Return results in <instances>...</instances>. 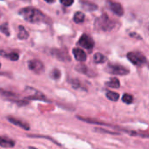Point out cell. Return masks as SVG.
I'll use <instances>...</instances> for the list:
<instances>
[{
	"label": "cell",
	"instance_id": "6da1fadb",
	"mask_svg": "<svg viewBox=\"0 0 149 149\" xmlns=\"http://www.w3.org/2000/svg\"><path fill=\"white\" fill-rule=\"evenodd\" d=\"M18 13L21 17H23L24 19H25L29 23H48L47 17L39 10L32 7L23 8L18 11Z\"/></svg>",
	"mask_w": 149,
	"mask_h": 149
},
{
	"label": "cell",
	"instance_id": "7a4b0ae2",
	"mask_svg": "<svg viewBox=\"0 0 149 149\" xmlns=\"http://www.w3.org/2000/svg\"><path fill=\"white\" fill-rule=\"evenodd\" d=\"M115 26L114 21H113L107 14H103L101 17L96 19L95 22V27L96 29H99L103 31H108L113 29Z\"/></svg>",
	"mask_w": 149,
	"mask_h": 149
},
{
	"label": "cell",
	"instance_id": "3957f363",
	"mask_svg": "<svg viewBox=\"0 0 149 149\" xmlns=\"http://www.w3.org/2000/svg\"><path fill=\"white\" fill-rule=\"evenodd\" d=\"M127 58L137 66L143 65L147 63V58L144 54H142L140 52H130L127 53Z\"/></svg>",
	"mask_w": 149,
	"mask_h": 149
},
{
	"label": "cell",
	"instance_id": "277c9868",
	"mask_svg": "<svg viewBox=\"0 0 149 149\" xmlns=\"http://www.w3.org/2000/svg\"><path fill=\"white\" fill-rule=\"evenodd\" d=\"M107 69L110 73L115 75H127L129 73L128 69L118 64H109Z\"/></svg>",
	"mask_w": 149,
	"mask_h": 149
},
{
	"label": "cell",
	"instance_id": "5b68a950",
	"mask_svg": "<svg viewBox=\"0 0 149 149\" xmlns=\"http://www.w3.org/2000/svg\"><path fill=\"white\" fill-rule=\"evenodd\" d=\"M28 67L31 71H32L33 72H35L37 74H39L45 71V65H44L43 62H41L38 59L30 60L28 62Z\"/></svg>",
	"mask_w": 149,
	"mask_h": 149
},
{
	"label": "cell",
	"instance_id": "8992f818",
	"mask_svg": "<svg viewBox=\"0 0 149 149\" xmlns=\"http://www.w3.org/2000/svg\"><path fill=\"white\" fill-rule=\"evenodd\" d=\"M79 45L84 47L86 50H92L94 46V41L93 39L87 34H83L79 40Z\"/></svg>",
	"mask_w": 149,
	"mask_h": 149
},
{
	"label": "cell",
	"instance_id": "52a82bcc",
	"mask_svg": "<svg viewBox=\"0 0 149 149\" xmlns=\"http://www.w3.org/2000/svg\"><path fill=\"white\" fill-rule=\"evenodd\" d=\"M107 4L108 8H109L113 13H115L116 15L121 17V16L124 14L123 7H122V5H121L120 3L113 2V1H112V0H107Z\"/></svg>",
	"mask_w": 149,
	"mask_h": 149
},
{
	"label": "cell",
	"instance_id": "ba28073f",
	"mask_svg": "<svg viewBox=\"0 0 149 149\" xmlns=\"http://www.w3.org/2000/svg\"><path fill=\"white\" fill-rule=\"evenodd\" d=\"M52 53L54 57H56L58 60L64 61V62H69L71 61V58L67 52L65 50L62 49H53L52 51Z\"/></svg>",
	"mask_w": 149,
	"mask_h": 149
},
{
	"label": "cell",
	"instance_id": "9c48e42d",
	"mask_svg": "<svg viewBox=\"0 0 149 149\" xmlns=\"http://www.w3.org/2000/svg\"><path fill=\"white\" fill-rule=\"evenodd\" d=\"M7 120H8V121L10 123H11V124H13V125H15V126H17L18 127H21L24 130H29L30 129V125L28 123H26L25 121L21 120L20 119L9 116V117H7Z\"/></svg>",
	"mask_w": 149,
	"mask_h": 149
},
{
	"label": "cell",
	"instance_id": "30bf717a",
	"mask_svg": "<svg viewBox=\"0 0 149 149\" xmlns=\"http://www.w3.org/2000/svg\"><path fill=\"white\" fill-rule=\"evenodd\" d=\"M15 146V141L9 137L0 136V147L5 148H10Z\"/></svg>",
	"mask_w": 149,
	"mask_h": 149
},
{
	"label": "cell",
	"instance_id": "8fae6325",
	"mask_svg": "<svg viewBox=\"0 0 149 149\" xmlns=\"http://www.w3.org/2000/svg\"><path fill=\"white\" fill-rule=\"evenodd\" d=\"M72 53H73L76 60H78L79 62H85L86 60V54L83 50L79 49V48H74L72 50Z\"/></svg>",
	"mask_w": 149,
	"mask_h": 149
},
{
	"label": "cell",
	"instance_id": "7c38bea8",
	"mask_svg": "<svg viewBox=\"0 0 149 149\" xmlns=\"http://www.w3.org/2000/svg\"><path fill=\"white\" fill-rule=\"evenodd\" d=\"M78 119L82 120V121H85L86 123H91V124H95V125H100V126H107V127H112L111 125L107 124V123H105L103 121H100V120H94V119H91V118H85V117H80V116H78Z\"/></svg>",
	"mask_w": 149,
	"mask_h": 149
},
{
	"label": "cell",
	"instance_id": "4fadbf2b",
	"mask_svg": "<svg viewBox=\"0 0 149 149\" xmlns=\"http://www.w3.org/2000/svg\"><path fill=\"white\" fill-rule=\"evenodd\" d=\"M80 3L82 5V8H84L86 10H88V11H93V10H95L98 9V6L95 3H91L89 1L81 0L80 1Z\"/></svg>",
	"mask_w": 149,
	"mask_h": 149
},
{
	"label": "cell",
	"instance_id": "5bb4252c",
	"mask_svg": "<svg viewBox=\"0 0 149 149\" xmlns=\"http://www.w3.org/2000/svg\"><path fill=\"white\" fill-rule=\"evenodd\" d=\"M0 96L4 97V98L8 99L9 100H15V99L18 98V95L17 93L10 92V91H5V90H3V89H0Z\"/></svg>",
	"mask_w": 149,
	"mask_h": 149
},
{
	"label": "cell",
	"instance_id": "9a60e30c",
	"mask_svg": "<svg viewBox=\"0 0 149 149\" xmlns=\"http://www.w3.org/2000/svg\"><path fill=\"white\" fill-rule=\"evenodd\" d=\"M0 54L6 58H9L12 61H17L19 58V55L17 52H5L3 51H0Z\"/></svg>",
	"mask_w": 149,
	"mask_h": 149
},
{
	"label": "cell",
	"instance_id": "2e32d148",
	"mask_svg": "<svg viewBox=\"0 0 149 149\" xmlns=\"http://www.w3.org/2000/svg\"><path fill=\"white\" fill-rule=\"evenodd\" d=\"M19 39H26L29 37V33L28 31L25 30V28L23 25H19L18 26V35H17Z\"/></svg>",
	"mask_w": 149,
	"mask_h": 149
},
{
	"label": "cell",
	"instance_id": "e0dca14e",
	"mask_svg": "<svg viewBox=\"0 0 149 149\" xmlns=\"http://www.w3.org/2000/svg\"><path fill=\"white\" fill-rule=\"evenodd\" d=\"M93 60H94V62H95L96 64H102V63H104V62L107 61V58H106L103 54L98 52V53H95V54H94Z\"/></svg>",
	"mask_w": 149,
	"mask_h": 149
},
{
	"label": "cell",
	"instance_id": "ac0fdd59",
	"mask_svg": "<svg viewBox=\"0 0 149 149\" xmlns=\"http://www.w3.org/2000/svg\"><path fill=\"white\" fill-rule=\"evenodd\" d=\"M73 20L75 23L77 24H80V23H83L84 20H85V14L80 12V11H78L74 14V17H73Z\"/></svg>",
	"mask_w": 149,
	"mask_h": 149
},
{
	"label": "cell",
	"instance_id": "d6986e66",
	"mask_svg": "<svg viewBox=\"0 0 149 149\" xmlns=\"http://www.w3.org/2000/svg\"><path fill=\"white\" fill-rule=\"evenodd\" d=\"M107 86L111 88H119L120 86V83L117 78H113V79H111V80L109 82L107 83Z\"/></svg>",
	"mask_w": 149,
	"mask_h": 149
},
{
	"label": "cell",
	"instance_id": "ffe728a7",
	"mask_svg": "<svg viewBox=\"0 0 149 149\" xmlns=\"http://www.w3.org/2000/svg\"><path fill=\"white\" fill-rule=\"evenodd\" d=\"M106 96L108 100H112V101H117L120 98V95L119 93H114V92H112V91H108L107 93H106Z\"/></svg>",
	"mask_w": 149,
	"mask_h": 149
},
{
	"label": "cell",
	"instance_id": "44dd1931",
	"mask_svg": "<svg viewBox=\"0 0 149 149\" xmlns=\"http://www.w3.org/2000/svg\"><path fill=\"white\" fill-rule=\"evenodd\" d=\"M76 70H77L78 72H81V73H84V74H86V75H91V74L89 73V69H88L86 65H78V66L76 67Z\"/></svg>",
	"mask_w": 149,
	"mask_h": 149
},
{
	"label": "cell",
	"instance_id": "7402d4cb",
	"mask_svg": "<svg viewBox=\"0 0 149 149\" xmlns=\"http://www.w3.org/2000/svg\"><path fill=\"white\" fill-rule=\"evenodd\" d=\"M122 101L126 104H131L133 103L134 101V97L131 95V94H128V93H125L123 96H122Z\"/></svg>",
	"mask_w": 149,
	"mask_h": 149
},
{
	"label": "cell",
	"instance_id": "603a6c76",
	"mask_svg": "<svg viewBox=\"0 0 149 149\" xmlns=\"http://www.w3.org/2000/svg\"><path fill=\"white\" fill-rule=\"evenodd\" d=\"M70 83L72 85V86L75 89H79V88H82V86H81V83L79 82V79H71L70 80Z\"/></svg>",
	"mask_w": 149,
	"mask_h": 149
},
{
	"label": "cell",
	"instance_id": "cb8c5ba5",
	"mask_svg": "<svg viewBox=\"0 0 149 149\" xmlns=\"http://www.w3.org/2000/svg\"><path fill=\"white\" fill-rule=\"evenodd\" d=\"M60 76H61V73L58 69H53L52 72H51V77L53 79H58L60 78Z\"/></svg>",
	"mask_w": 149,
	"mask_h": 149
},
{
	"label": "cell",
	"instance_id": "d4e9b609",
	"mask_svg": "<svg viewBox=\"0 0 149 149\" xmlns=\"http://www.w3.org/2000/svg\"><path fill=\"white\" fill-rule=\"evenodd\" d=\"M0 31L5 34L6 36H10V31H9V27H8V24H3L2 25H0Z\"/></svg>",
	"mask_w": 149,
	"mask_h": 149
},
{
	"label": "cell",
	"instance_id": "484cf974",
	"mask_svg": "<svg viewBox=\"0 0 149 149\" xmlns=\"http://www.w3.org/2000/svg\"><path fill=\"white\" fill-rule=\"evenodd\" d=\"M95 131L100 132V133H107V134H119V133H117V132H112V131H109V130H107L104 128H95Z\"/></svg>",
	"mask_w": 149,
	"mask_h": 149
},
{
	"label": "cell",
	"instance_id": "4316f807",
	"mask_svg": "<svg viewBox=\"0 0 149 149\" xmlns=\"http://www.w3.org/2000/svg\"><path fill=\"white\" fill-rule=\"evenodd\" d=\"M28 137H34V138H44V139H47V140H50V141H52V142H54L55 144H58V143L55 141V140H53L52 138H51V137H46V136H44V135H28Z\"/></svg>",
	"mask_w": 149,
	"mask_h": 149
},
{
	"label": "cell",
	"instance_id": "83f0119b",
	"mask_svg": "<svg viewBox=\"0 0 149 149\" xmlns=\"http://www.w3.org/2000/svg\"><path fill=\"white\" fill-rule=\"evenodd\" d=\"M74 0H60V3L65 6H71L73 3Z\"/></svg>",
	"mask_w": 149,
	"mask_h": 149
},
{
	"label": "cell",
	"instance_id": "f1b7e54d",
	"mask_svg": "<svg viewBox=\"0 0 149 149\" xmlns=\"http://www.w3.org/2000/svg\"><path fill=\"white\" fill-rule=\"evenodd\" d=\"M45 2H47V3H53L54 2V0H45Z\"/></svg>",
	"mask_w": 149,
	"mask_h": 149
},
{
	"label": "cell",
	"instance_id": "f546056e",
	"mask_svg": "<svg viewBox=\"0 0 149 149\" xmlns=\"http://www.w3.org/2000/svg\"><path fill=\"white\" fill-rule=\"evenodd\" d=\"M28 149H38V148H33V147H29Z\"/></svg>",
	"mask_w": 149,
	"mask_h": 149
},
{
	"label": "cell",
	"instance_id": "4dcf8cb0",
	"mask_svg": "<svg viewBox=\"0 0 149 149\" xmlns=\"http://www.w3.org/2000/svg\"><path fill=\"white\" fill-rule=\"evenodd\" d=\"M0 68H1V64H0Z\"/></svg>",
	"mask_w": 149,
	"mask_h": 149
},
{
	"label": "cell",
	"instance_id": "1f68e13d",
	"mask_svg": "<svg viewBox=\"0 0 149 149\" xmlns=\"http://www.w3.org/2000/svg\"><path fill=\"white\" fill-rule=\"evenodd\" d=\"M148 68H149V65H148Z\"/></svg>",
	"mask_w": 149,
	"mask_h": 149
}]
</instances>
